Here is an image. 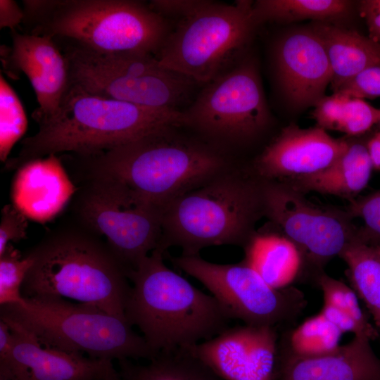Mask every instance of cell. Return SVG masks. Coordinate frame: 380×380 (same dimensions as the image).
Masks as SVG:
<instances>
[{
  "label": "cell",
  "instance_id": "d4e9b609",
  "mask_svg": "<svg viewBox=\"0 0 380 380\" xmlns=\"http://www.w3.org/2000/svg\"><path fill=\"white\" fill-rule=\"evenodd\" d=\"M350 286L365 304L380 338V247L355 240L339 255Z\"/></svg>",
  "mask_w": 380,
  "mask_h": 380
},
{
  "label": "cell",
  "instance_id": "f1b7e54d",
  "mask_svg": "<svg viewBox=\"0 0 380 380\" xmlns=\"http://www.w3.org/2000/svg\"><path fill=\"white\" fill-rule=\"evenodd\" d=\"M27 127V115L17 94L0 75V159L5 163Z\"/></svg>",
  "mask_w": 380,
  "mask_h": 380
},
{
  "label": "cell",
  "instance_id": "4316f807",
  "mask_svg": "<svg viewBox=\"0 0 380 380\" xmlns=\"http://www.w3.org/2000/svg\"><path fill=\"white\" fill-rule=\"evenodd\" d=\"M314 107L312 115L317 126L350 137L365 134L380 121V108L340 92L324 96Z\"/></svg>",
  "mask_w": 380,
  "mask_h": 380
},
{
  "label": "cell",
  "instance_id": "836d02e7",
  "mask_svg": "<svg viewBox=\"0 0 380 380\" xmlns=\"http://www.w3.org/2000/svg\"><path fill=\"white\" fill-rule=\"evenodd\" d=\"M28 218L13 204L6 205L1 210L0 222V254L11 242L25 239Z\"/></svg>",
  "mask_w": 380,
  "mask_h": 380
},
{
  "label": "cell",
  "instance_id": "7a4b0ae2",
  "mask_svg": "<svg viewBox=\"0 0 380 380\" xmlns=\"http://www.w3.org/2000/svg\"><path fill=\"white\" fill-rule=\"evenodd\" d=\"M27 254L32 260L24 298H61L125 316L127 271L105 239L75 219L48 232Z\"/></svg>",
  "mask_w": 380,
  "mask_h": 380
},
{
  "label": "cell",
  "instance_id": "5bb4252c",
  "mask_svg": "<svg viewBox=\"0 0 380 380\" xmlns=\"http://www.w3.org/2000/svg\"><path fill=\"white\" fill-rule=\"evenodd\" d=\"M279 336L277 327L243 324L186 350L223 380H275Z\"/></svg>",
  "mask_w": 380,
  "mask_h": 380
},
{
  "label": "cell",
  "instance_id": "8d00e7d4",
  "mask_svg": "<svg viewBox=\"0 0 380 380\" xmlns=\"http://www.w3.org/2000/svg\"><path fill=\"white\" fill-rule=\"evenodd\" d=\"M358 9L365 20L369 37L380 44V0L360 1Z\"/></svg>",
  "mask_w": 380,
  "mask_h": 380
},
{
  "label": "cell",
  "instance_id": "7402d4cb",
  "mask_svg": "<svg viewBox=\"0 0 380 380\" xmlns=\"http://www.w3.org/2000/svg\"><path fill=\"white\" fill-rule=\"evenodd\" d=\"M310 29L321 40L332 71L333 93L363 70L380 64V44L341 25L315 22Z\"/></svg>",
  "mask_w": 380,
  "mask_h": 380
},
{
  "label": "cell",
  "instance_id": "5b68a950",
  "mask_svg": "<svg viewBox=\"0 0 380 380\" xmlns=\"http://www.w3.org/2000/svg\"><path fill=\"white\" fill-rule=\"evenodd\" d=\"M23 32L99 53L155 56L170 33L167 18L135 0H23Z\"/></svg>",
  "mask_w": 380,
  "mask_h": 380
},
{
  "label": "cell",
  "instance_id": "1f68e13d",
  "mask_svg": "<svg viewBox=\"0 0 380 380\" xmlns=\"http://www.w3.org/2000/svg\"><path fill=\"white\" fill-rule=\"evenodd\" d=\"M346 210L353 219L362 220L357 240L380 247V189L359 196L349 203Z\"/></svg>",
  "mask_w": 380,
  "mask_h": 380
},
{
  "label": "cell",
  "instance_id": "52a82bcc",
  "mask_svg": "<svg viewBox=\"0 0 380 380\" xmlns=\"http://www.w3.org/2000/svg\"><path fill=\"white\" fill-rule=\"evenodd\" d=\"M0 319L21 327L44 346L92 358L149 360L157 355L125 317L61 298H24L1 306Z\"/></svg>",
  "mask_w": 380,
  "mask_h": 380
},
{
  "label": "cell",
  "instance_id": "3957f363",
  "mask_svg": "<svg viewBox=\"0 0 380 380\" xmlns=\"http://www.w3.org/2000/svg\"><path fill=\"white\" fill-rule=\"evenodd\" d=\"M156 248L128 273L132 285L125 308L156 355L186 350L220 334L231 319L210 294L169 268Z\"/></svg>",
  "mask_w": 380,
  "mask_h": 380
},
{
  "label": "cell",
  "instance_id": "9c48e42d",
  "mask_svg": "<svg viewBox=\"0 0 380 380\" xmlns=\"http://www.w3.org/2000/svg\"><path fill=\"white\" fill-rule=\"evenodd\" d=\"M252 4L210 1L178 23L156 58L164 67L205 84L245 56L257 27Z\"/></svg>",
  "mask_w": 380,
  "mask_h": 380
},
{
  "label": "cell",
  "instance_id": "e0dca14e",
  "mask_svg": "<svg viewBox=\"0 0 380 380\" xmlns=\"http://www.w3.org/2000/svg\"><path fill=\"white\" fill-rule=\"evenodd\" d=\"M3 321L11 328L13 343L10 356L0 362V373L17 380H121L113 360L44 346L21 327Z\"/></svg>",
  "mask_w": 380,
  "mask_h": 380
},
{
  "label": "cell",
  "instance_id": "484cf974",
  "mask_svg": "<svg viewBox=\"0 0 380 380\" xmlns=\"http://www.w3.org/2000/svg\"><path fill=\"white\" fill-rule=\"evenodd\" d=\"M146 364L119 362L122 380H223L188 350L159 353Z\"/></svg>",
  "mask_w": 380,
  "mask_h": 380
},
{
  "label": "cell",
  "instance_id": "30bf717a",
  "mask_svg": "<svg viewBox=\"0 0 380 380\" xmlns=\"http://www.w3.org/2000/svg\"><path fill=\"white\" fill-rule=\"evenodd\" d=\"M72 199L74 219L100 236L128 273L159 244L162 210L123 182L83 175Z\"/></svg>",
  "mask_w": 380,
  "mask_h": 380
},
{
  "label": "cell",
  "instance_id": "ba28073f",
  "mask_svg": "<svg viewBox=\"0 0 380 380\" xmlns=\"http://www.w3.org/2000/svg\"><path fill=\"white\" fill-rule=\"evenodd\" d=\"M67 58L71 85L96 96L139 106L179 110L198 84L162 65L153 54L99 53L56 42Z\"/></svg>",
  "mask_w": 380,
  "mask_h": 380
},
{
  "label": "cell",
  "instance_id": "4dcf8cb0",
  "mask_svg": "<svg viewBox=\"0 0 380 380\" xmlns=\"http://www.w3.org/2000/svg\"><path fill=\"white\" fill-rule=\"evenodd\" d=\"M32 260L12 243L0 254V305L18 304L24 298L22 287Z\"/></svg>",
  "mask_w": 380,
  "mask_h": 380
},
{
  "label": "cell",
  "instance_id": "d6a6232c",
  "mask_svg": "<svg viewBox=\"0 0 380 380\" xmlns=\"http://www.w3.org/2000/svg\"><path fill=\"white\" fill-rule=\"evenodd\" d=\"M336 92H340L350 98L363 100L379 97L380 64L363 70L345 82Z\"/></svg>",
  "mask_w": 380,
  "mask_h": 380
},
{
  "label": "cell",
  "instance_id": "277c9868",
  "mask_svg": "<svg viewBox=\"0 0 380 380\" xmlns=\"http://www.w3.org/2000/svg\"><path fill=\"white\" fill-rule=\"evenodd\" d=\"M23 139L5 170L61 152L90 156L162 128L182 127L181 110L154 109L89 94L71 85L57 113Z\"/></svg>",
  "mask_w": 380,
  "mask_h": 380
},
{
  "label": "cell",
  "instance_id": "7c38bea8",
  "mask_svg": "<svg viewBox=\"0 0 380 380\" xmlns=\"http://www.w3.org/2000/svg\"><path fill=\"white\" fill-rule=\"evenodd\" d=\"M261 180L269 227L298 248L308 281L315 284L325 266L357 240L358 226L346 208L316 204L287 183Z\"/></svg>",
  "mask_w": 380,
  "mask_h": 380
},
{
  "label": "cell",
  "instance_id": "74e56055",
  "mask_svg": "<svg viewBox=\"0 0 380 380\" xmlns=\"http://www.w3.org/2000/svg\"><path fill=\"white\" fill-rule=\"evenodd\" d=\"M23 8L13 0H0V29L16 30L23 23Z\"/></svg>",
  "mask_w": 380,
  "mask_h": 380
},
{
  "label": "cell",
  "instance_id": "83f0119b",
  "mask_svg": "<svg viewBox=\"0 0 380 380\" xmlns=\"http://www.w3.org/2000/svg\"><path fill=\"white\" fill-rule=\"evenodd\" d=\"M278 354L307 358L330 353L341 345L343 334L319 312L295 327L279 330Z\"/></svg>",
  "mask_w": 380,
  "mask_h": 380
},
{
  "label": "cell",
  "instance_id": "4fadbf2b",
  "mask_svg": "<svg viewBox=\"0 0 380 380\" xmlns=\"http://www.w3.org/2000/svg\"><path fill=\"white\" fill-rule=\"evenodd\" d=\"M173 265L202 284L231 319L244 324L284 329L293 326L307 305L292 286L276 289L243 260L217 264L200 255L171 258Z\"/></svg>",
  "mask_w": 380,
  "mask_h": 380
},
{
  "label": "cell",
  "instance_id": "ab89813d",
  "mask_svg": "<svg viewBox=\"0 0 380 380\" xmlns=\"http://www.w3.org/2000/svg\"><path fill=\"white\" fill-rule=\"evenodd\" d=\"M0 380H17V379L8 374L0 373Z\"/></svg>",
  "mask_w": 380,
  "mask_h": 380
},
{
  "label": "cell",
  "instance_id": "cb8c5ba5",
  "mask_svg": "<svg viewBox=\"0 0 380 380\" xmlns=\"http://www.w3.org/2000/svg\"><path fill=\"white\" fill-rule=\"evenodd\" d=\"M353 3L346 0H258L251 13L257 26L265 22L289 23L312 20L336 25L348 19Z\"/></svg>",
  "mask_w": 380,
  "mask_h": 380
},
{
  "label": "cell",
  "instance_id": "ffe728a7",
  "mask_svg": "<svg viewBox=\"0 0 380 380\" xmlns=\"http://www.w3.org/2000/svg\"><path fill=\"white\" fill-rule=\"evenodd\" d=\"M371 341L354 336L334 351L307 358L278 354L275 380H380V358Z\"/></svg>",
  "mask_w": 380,
  "mask_h": 380
},
{
  "label": "cell",
  "instance_id": "f35d334b",
  "mask_svg": "<svg viewBox=\"0 0 380 380\" xmlns=\"http://www.w3.org/2000/svg\"><path fill=\"white\" fill-rule=\"evenodd\" d=\"M367 146L374 170L380 171V130L368 140Z\"/></svg>",
  "mask_w": 380,
  "mask_h": 380
},
{
  "label": "cell",
  "instance_id": "e575fe53",
  "mask_svg": "<svg viewBox=\"0 0 380 380\" xmlns=\"http://www.w3.org/2000/svg\"><path fill=\"white\" fill-rule=\"evenodd\" d=\"M208 0H152L148 2L150 8L167 18L179 17L182 19L191 16L206 4Z\"/></svg>",
  "mask_w": 380,
  "mask_h": 380
},
{
  "label": "cell",
  "instance_id": "44dd1931",
  "mask_svg": "<svg viewBox=\"0 0 380 380\" xmlns=\"http://www.w3.org/2000/svg\"><path fill=\"white\" fill-rule=\"evenodd\" d=\"M243 248L242 260L272 287L282 289L298 281H308L305 262L298 248L271 228L256 230Z\"/></svg>",
  "mask_w": 380,
  "mask_h": 380
},
{
  "label": "cell",
  "instance_id": "b9f144b4",
  "mask_svg": "<svg viewBox=\"0 0 380 380\" xmlns=\"http://www.w3.org/2000/svg\"><path fill=\"white\" fill-rule=\"evenodd\" d=\"M122 380V379H121Z\"/></svg>",
  "mask_w": 380,
  "mask_h": 380
},
{
  "label": "cell",
  "instance_id": "d590c367",
  "mask_svg": "<svg viewBox=\"0 0 380 380\" xmlns=\"http://www.w3.org/2000/svg\"><path fill=\"white\" fill-rule=\"evenodd\" d=\"M320 312L343 334L353 333L354 336H362L369 339L359 324L340 309L324 303Z\"/></svg>",
  "mask_w": 380,
  "mask_h": 380
},
{
  "label": "cell",
  "instance_id": "2e32d148",
  "mask_svg": "<svg viewBox=\"0 0 380 380\" xmlns=\"http://www.w3.org/2000/svg\"><path fill=\"white\" fill-rule=\"evenodd\" d=\"M350 141L331 137L315 126L284 127L248 166L259 179L289 183L315 175L338 160Z\"/></svg>",
  "mask_w": 380,
  "mask_h": 380
},
{
  "label": "cell",
  "instance_id": "8fae6325",
  "mask_svg": "<svg viewBox=\"0 0 380 380\" xmlns=\"http://www.w3.org/2000/svg\"><path fill=\"white\" fill-rule=\"evenodd\" d=\"M181 113L182 127L228 153L257 141L272 122L257 65L246 56L206 83Z\"/></svg>",
  "mask_w": 380,
  "mask_h": 380
},
{
  "label": "cell",
  "instance_id": "8992f818",
  "mask_svg": "<svg viewBox=\"0 0 380 380\" xmlns=\"http://www.w3.org/2000/svg\"><path fill=\"white\" fill-rule=\"evenodd\" d=\"M263 217L262 180L248 166L236 165L163 208L156 248L177 246L190 256L210 246L243 248Z\"/></svg>",
  "mask_w": 380,
  "mask_h": 380
},
{
  "label": "cell",
  "instance_id": "f546056e",
  "mask_svg": "<svg viewBox=\"0 0 380 380\" xmlns=\"http://www.w3.org/2000/svg\"><path fill=\"white\" fill-rule=\"evenodd\" d=\"M315 284L323 293L324 303L334 306L350 316L371 341L379 338L376 329L369 322L360 305L359 298L350 286L330 277L325 272L317 277Z\"/></svg>",
  "mask_w": 380,
  "mask_h": 380
},
{
  "label": "cell",
  "instance_id": "60d3db41",
  "mask_svg": "<svg viewBox=\"0 0 380 380\" xmlns=\"http://www.w3.org/2000/svg\"><path fill=\"white\" fill-rule=\"evenodd\" d=\"M379 125H380V121H379Z\"/></svg>",
  "mask_w": 380,
  "mask_h": 380
},
{
  "label": "cell",
  "instance_id": "9a60e30c",
  "mask_svg": "<svg viewBox=\"0 0 380 380\" xmlns=\"http://www.w3.org/2000/svg\"><path fill=\"white\" fill-rule=\"evenodd\" d=\"M12 46H1V60L6 74L18 79V72L28 78L38 107L32 117L37 125L57 113L70 89L67 58L55 40L16 30L11 31Z\"/></svg>",
  "mask_w": 380,
  "mask_h": 380
},
{
  "label": "cell",
  "instance_id": "d6986e66",
  "mask_svg": "<svg viewBox=\"0 0 380 380\" xmlns=\"http://www.w3.org/2000/svg\"><path fill=\"white\" fill-rule=\"evenodd\" d=\"M16 170L12 204L34 221L53 219L72 199L77 189L56 155L31 160Z\"/></svg>",
  "mask_w": 380,
  "mask_h": 380
},
{
  "label": "cell",
  "instance_id": "ac0fdd59",
  "mask_svg": "<svg viewBox=\"0 0 380 380\" xmlns=\"http://www.w3.org/2000/svg\"><path fill=\"white\" fill-rule=\"evenodd\" d=\"M273 61L278 84L293 108L315 106L325 96L332 71L321 40L310 27L282 35L274 46Z\"/></svg>",
  "mask_w": 380,
  "mask_h": 380
},
{
  "label": "cell",
  "instance_id": "603a6c76",
  "mask_svg": "<svg viewBox=\"0 0 380 380\" xmlns=\"http://www.w3.org/2000/svg\"><path fill=\"white\" fill-rule=\"evenodd\" d=\"M373 170L367 144L350 141L346 153L331 166L287 184L305 194L315 192L334 196L350 203L367 186Z\"/></svg>",
  "mask_w": 380,
  "mask_h": 380
},
{
  "label": "cell",
  "instance_id": "6da1fadb",
  "mask_svg": "<svg viewBox=\"0 0 380 380\" xmlns=\"http://www.w3.org/2000/svg\"><path fill=\"white\" fill-rule=\"evenodd\" d=\"M158 129L90 156L65 155L83 175L115 178L163 211L175 198L237 165L228 153L200 137Z\"/></svg>",
  "mask_w": 380,
  "mask_h": 380
}]
</instances>
